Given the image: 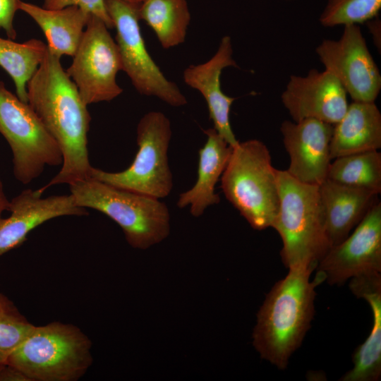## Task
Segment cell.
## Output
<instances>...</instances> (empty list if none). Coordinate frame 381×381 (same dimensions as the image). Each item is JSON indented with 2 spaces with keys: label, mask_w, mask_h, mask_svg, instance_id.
Instances as JSON below:
<instances>
[{
  "label": "cell",
  "mask_w": 381,
  "mask_h": 381,
  "mask_svg": "<svg viewBox=\"0 0 381 381\" xmlns=\"http://www.w3.org/2000/svg\"><path fill=\"white\" fill-rule=\"evenodd\" d=\"M61 57L48 49L27 84L28 102L58 143L63 163L44 186L70 185L90 177L87 134L90 114L78 90L63 68Z\"/></svg>",
  "instance_id": "obj_1"
},
{
  "label": "cell",
  "mask_w": 381,
  "mask_h": 381,
  "mask_svg": "<svg viewBox=\"0 0 381 381\" xmlns=\"http://www.w3.org/2000/svg\"><path fill=\"white\" fill-rule=\"evenodd\" d=\"M315 270L289 269L277 282L257 313L253 345L260 356L280 370L286 369L293 353L301 346L315 315V288L324 282Z\"/></svg>",
  "instance_id": "obj_2"
},
{
  "label": "cell",
  "mask_w": 381,
  "mask_h": 381,
  "mask_svg": "<svg viewBox=\"0 0 381 381\" xmlns=\"http://www.w3.org/2000/svg\"><path fill=\"white\" fill-rule=\"evenodd\" d=\"M279 205L272 226L282 241V261L288 269L315 270L329 249L320 204L319 186L302 183L277 169Z\"/></svg>",
  "instance_id": "obj_3"
},
{
  "label": "cell",
  "mask_w": 381,
  "mask_h": 381,
  "mask_svg": "<svg viewBox=\"0 0 381 381\" xmlns=\"http://www.w3.org/2000/svg\"><path fill=\"white\" fill-rule=\"evenodd\" d=\"M68 186L78 206L97 210L114 221L133 248L147 249L169 235V210L160 199L90 177Z\"/></svg>",
  "instance_id": "obj_4"
},
{
  "label": "cell",
  "mask_w": 381,
  "mask_h": 381,
  "mask_svg": "<svg viewBox=\"0 0 381 381\" xmlns=\"http://www.w3.org/2000/svg\"><path fill=\"white\" fill-rule=\"evenodd\" d=\"M92 341L77 326L52 322L35 326L7 363L30 381H78L93 363Z\"/></svg>",
  "instance_id": "obj_5"
},
{
  "label": "cell",
  "mask_w": 381,
  "mask_h": 381,
  "mask_svg": "<svg viewBox=\"0 0 381 381\" xmlns=\"http://www.w3.org/2000/svg\"><path fill=\"white\" fill-rule=\"evenodd\" d=\"M220 179L226 198L253 229L272 227L279 205L277 169L262 141L248 140L232 147Z\"/></svg>",
  "instance_id": "obj_6"
},
{
  "label": "cell",
  "mask_w": 381,
  "mask_h": 381,
  "mask_svg": "<svg viewBox=\"0 0 381 381\" xmlns=\"http://www.w3.org/2000/svg\"><path fill=\"white\" fill-rule=\"evenodd\" d=\"M171 122L161 111H149L137 126L138 152L125 170L109 172L92 167L90 178L111 186L158 199L167 197L173 188L168 150Z\"/></svg>",
  "instance_id": "obj_7"
},
{
  "label": "cell",
  "mask_w": 381,
  "mask_h": 381,
  "mask_svg": "<svg viewBox=\"0 0 381 381\" xmlns=\"http://www.w3.org/2000/svg\"><path fill=\"white\" fill-rule=\"evenodd\" d=\"M0 133L12 152L13 174L26 185L47 166L63 163L61 150L28 102L20 100L0 81Z\"/></svg>",
  "instance_id": "obj_8"
},
{
  "label": "cell",
  "mask_w": 381,
  "mask_h": 381,
  "mask_svg": "<svg viewBox=\"0 0 381 381\" xmlns=\"http://www.w3.org/2000/svg\"><path fill=\"white\" fill-rule=\"evenodd\" d=\"M116 28V43L123 71L141 95L154 96L172 107L187 104L179 87L169 80L146 48L139 25L140 4L124 0H105Z\"/></svg>",
  "instance_id": "obj_9"
},
{
  "label": "cell",
  "mask_w": 381,
  "mask_h": 381,
  "mask_svg": "<svg viewBox=\"0 0 381 381\" xmlns=\"http://www.w3.org/2000/svg\"><path fill=\"white\" fill-rule=\"evenodd\" d=\"M105 23L90 14L73 59L66 73L86 105L109 102L123 89L116 82L121 64L116 42Z\"/></svg>",
  "instance_id": "obj_10"
},
{
  "label": "cell",
  "mask_w": 381,
  "mask_h": 381,
  "mask_svg": "<svg viewBox=\"0 0 381 381\" xmlns=\"http://www.w3.org/2000/svg\"><path fill=\"white\" fill-rule=\"evenodd\" d=\"M315 52L325 70L353 101L375 102L381 90V74L358 25H344L339 40H323Z\"/></svg>",
  "instance_id": "obj_11"
},
{
  "label": "cell",
  "mask_w": 381,
  "mask_h": 381,
  "mask_svg": "<svg viewBox=\"0 0 381 381\" xmlns=\"http://www.w3.org/2000/svg\"><path fill=\"white\" fill-rule=\"evenodd\" d=\"M317 274L330 285H341L360 274L381 272V202L378 200L340 243L318 262Z\"/></svg>",
  "instance_id": "obj_12"
},
{
  "label": "cell",
  "mask_w": 381,
  "mask_h": 381,
  "mask_svg": "<svg viewBox=\"0 0 381 381\" xmlns=\"http://www.w3.org/2000/svg\"><path fill=\"white\" fill-rule=\"evenodd\" d=\"M281 99L296 122L315 119L334 125L349 105L345 90L325 70L310 69L306 76L291 75Z\"/></svg>",
  "instance_id": "obj_13"
},
{
  "label": "cell",
  "mask_w": 381,
  "mask_h": 381,
  "mask_svg": "<svg viewBox=\"0 0 381 381\" xmlns=\"http://www.w3.org/2000/svg\"><path fill=\"white\" fill-rule=\"evenodd\" d=\"M334 125L315 119L284 121L280 126L290 157L287 172L296 180L320 186L332 162L330 142Z\"/></svg>",
  "instance_id": "obj_14"
},
{
  "label": "cell",
  "mask_w": 381,
  "mask_h": 381,
  "mask_svg": "<svg viewBox=\"0 0 381 381\" xmlns=\"http://www.w3.org/2000/svg\"><path fill=\"white\" fill-rule=\"evenodd\" d=\"M38 189L27 188L10 200V215L0 219V256L20 246L28 234L44 222L63 216H85L69 195L42 197Z\"/></svg>",
  "instance_id": "obj_15"
},
{
  "label": "cell",
  "mask_w": 381,
  "mask_h": 381,
  "mask_svg": "<svg viewBox=\"0 0 381 381\" xmlns=\"http://www.w3.org/2000/svg\"><path fill=\"white\" fill-rule=\"evenodd\" d=\"M237 67L233 57L229 36H224L214 56L207 61L187 67L183 74L184 83L197 90L204 97L214 128L232 147L238 141L232 131L229 115L236 99L224 93L221 88V74L225 68Z\"/></svg>",
  "instance_id": "obj_16"
},
{
  "label": "cell",
  "mask_w": 381,
  "mask_h": 381,
  "mask_svg": "<svg viewBox=\"0 0 381 381\" xmlns=\"http://www.w3.org/2000/svg\"><path fill=\"white\" fill-rule=\"evenodd\" d=\"M320 204L329 248L343 241L378 200L377 193L326 179L319 186Z\"/></svg>",
  "instance_id": "obj_17"
},
{
  "label": "cell",
  "mask_w": 381,
  "mask_h": 381,
  "mask_svg": "<svg viewBox=\"0 0 381 381\" xmlns=\"http://www.w3.org/2000/svg\"><path fill=\"white\" fill-rule=\"evenodd\" d=\"M351 293L369 304L373 325L366 339L352 355L353 368L340 381H378L381 377V272L371 271L350 279Z\"/></svg>",
  "instance_id": "obj_18"
},
{
  "label": "cell",
  "mask_w": 381,
  "mask_h": 381,
  "mask_svg": "<svg viewBox=\"0 0 381 381\" xmlns=\"http://www.w3.org/2000/svg\"><path fill=\"white\" fill-rule=\"evenodd\" d=\"M207 140L199 150L198 178L189 190L181 193L176 205L179 208L189 207L195 217H200L210 206L218 204L220 198L215 186L226 167L232 147L214 128L204 131Z\"/></svg>",
  "instance_id": "obj_19"
},
{
  "label": "cell",
  "mask_w": 381,
  "mask_h": 381,
  "mask_svg": "<svg viewBox=\"0 0 381 381\" xmlns=\"http://www.w3.org/2000/svg\"><path fill=\"white\" fill-rule=\"evenodd\" d=\"M381 147V113L375 102L353 101L334 125L330 157L378 150Z\"/></svg>",
  "instance_id": "obj_20"
},
{
  "label": "cell",
  "mask_w": 381,
  "mask_h": 381,
  "mask_svg": "<svg viewBox=\"0 0 381 381\" xmlns=\"http://www.w3.org/2000/svg\"><path fill=\"white\" fill-rule=\"evenodd\" d=\"M19 10L30 16L43 31L48 50L59 56H73L90 13L78 6L47 9L20 0Z\"/></svg>",
  "instance_id": "obj_21"
},
{
  "label": "cell",
  "mask_w": 381,
  "mask_h": 381,
  "mask_svg": "<svg viewBox=\"0 0 381 381\" xmlns=\"http://www.w3.org/2000/svg\"><path fill=\"white\" fill-rule=\"evenodd\" d=\"M139 16L153 30L164 49L182 44L190 21L186 0H145Z\"/></svg>",
  "instance_id": "obj_22"
},
{
  "label": "cell",
  "mask_w": 381,
  "mask_h": 381,
  "mask_svg": "<svg viewBox=\"0 0 381 381\" xmlns=\"http://www.w3.org/2000/svg\"><path fill=\"white\" fill-rule=\"evenodd\" d=\"M13 40L0 37V66L12 78L18 97L28 102V82L42 61L47 46L37 39L23 43Z\"/></svg>",
  "instance_id": "obj_23"
},
{
  "label": "cell",
  "mask_w": 381,
  "mask_h": 381,
  "mask_svg": "<svg viewBox=\"0 0 381 381\" xmlns=\"http://www.w3.org/2000/svg\"><path fill=\"white\" fill-rule=\"evenodd\" d=\"M333 160L326 179L380 193L381 153L378 150L344 155Z\"/></svg>",
  "instance_id": "obj_24"
},
{
  "label": "cell",
  "mask_w": 381,
  "mask_h": 381,
  "mask_svg": "<svg viewBox=\"0 0 381 381\" xmlns=\"http://www.w3.org/2000/svg\"><path fill=\"white\" fill-rule=\"evenodd\" d=\"M33 327L13 301L0 292V368Z\"/></svg>",
  "instance_id": "obj_25"
},
{
  "label": "cell",
  "mask_w": 381,
  "mask_h": 381,
  "mask_svg": "<svg viewBox=\"0 0 381 381\" xmlns=\"http://www.w3.org/2000/svg\"><path fill=\"white\" fill-rule=\"evenodd\" d=\"M381 9V0H327L319 21L326 28L359 25L371 20Z\"/></svg>",
  "instance_id": "obj_26"
},
{
  "label": "cell",
  "mask_w": 381,
  "mask_h": 381,
  "mask_svg": "<svg viewBox=\"0 0 381 381\" xmlns=\"http://www.w3.org/2000/svg\"><path fill=\"white\" fill-rule=\"evenodd\" d=\"M68 6H78L89 13L100 18L110 29L114 24L105 4V0H44V8L61 9Z\"/></svg>",
  "instance_id": "obj_27"
},
{
  "label": "cell",
  "mask_w": 381,
  "mask_h": 381,
  "mask_svg": "<svg viewBox=\"0 0 381 381\" xmlns=\"http://www.w3.org/2000/svg\"><path fill=\"white\" fill-rule=\"evenodd\" d=\"M20 0H0V28L11 40L16 38V31L13 25L16 12L19 10Z\"/></svg>",
  "instance_id": "obj_28"
},
{
  "label": "cell",
  "mask_w": 381,
  "mask_h": 381,
  "mask_svg": "<svg viewBox=\"0 0 381 381\" xmlns=\"http://www.w3.org/2000/svg\"><path fill=\"white\" fill-rule=\"evenodd\" d=\"M0 381H30L19 369L8 363L0 368Z\"/></svg>",
  "instance_id": "obj_29"
},
{
  "label": "cell",
  "mask_w": 381,
  "mask_h": 381,
  "mask_svg": "<svg viewBox=\"0 0 381 381\" xmlns=\"http://www.w3.org/2000/svg\"><path fill=\"white\" fill-rule=\"evenodd\" d=\"M374 45L375 46L379 53L381 52V20L377 17L365 22Z\"/></svg>",
  "instance_id": "obj_30"
},
{
  "label": "cell",
  "mask_w": 381,
  "mask_h": 381,
  "mask_svg": "<svg viewBox=\"0 0 381 381\" xmlns=\"http://www.w3.org/2000/svg\"><path fill=\"white\" fill-rule=\"evenodd\" d=\"M10 200H8L4 191V185L0 177V219L4 212L8 211Z\"/></svg>",
  "instance_id": "obj_31"
},
{
  "label": "cell",
  "mask_w": 381,
  "mask_h": 381,
  "mask_svg": "<svg viewBox=\"0 0 381 381\" xmlns=\"http://www.w3.org/2000/svg\"><path fill=\"white\" fill-rule=\"evenodd\" d=\"M130 3L140 4L145 0H124Z\"/></svg>",
  "instance_id": "obj_32"
}]
</instances>
